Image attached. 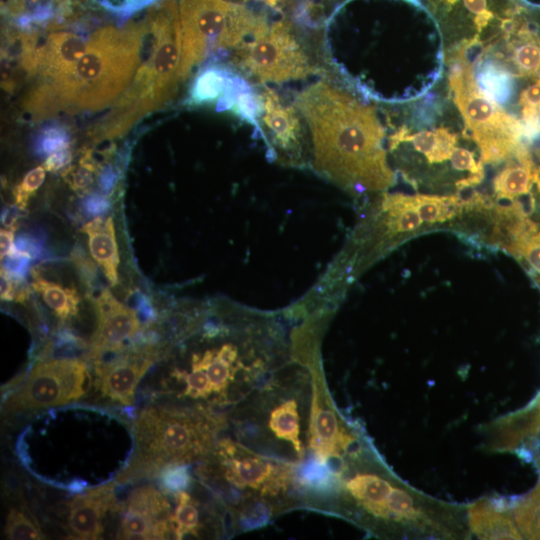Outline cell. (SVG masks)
Here are the masks:
<instances>
[{
    "label": "cell",
    "mask_w": 540,
    "mask_h": 540,
    "mask_svg": "<svg viewBox=\"0 0 540 540\" xmlns=\"http://www.w3.org/2000/svg\"><path fill=\"white\" fill-rule=\"evenodd\" d=\"M329 467L310 510L342 517L379 538L467 534L457 507L403 484L362 435Z\"/></svg>",
    "instance_id": "cell-1"
},
{
    "label": "cell",
    "mask_w": 540,
    "mask_h": 540,
    "mask_svg": "<svg viewBox=\"0 0 540 540\" xmlns=\"http://www.w3.org/2000/svg\"><path fill=\"white\" fill-rule=\"evenodd\" d=\"M522 115L540 112V78L519 96Z\"/></svg>",
    "instance_id": "cell-40"
},
{
    "label": "cell",
    "mask_w": 540,
    "mask_h": 540,
    "mask_svg": "<svg viewBox=\"0 0 540 540\" xmlns=\"http://www.w3.org/2000/svg\"><path fill=\"white\" fill-rule=\"evenodd\" d=\"M313 385L307 362L291 353L228 413L235 439L300 468L309 459Z\"/></svg>",
    "instance_id": "cell-6"
},
{
    "label": "cell",
    "mask_w": 540,
    "mask_h": 540,
    "mask_svg": "<svg viewBox=\"0 0 540 540\" xmlns=\"http://www.w3.org/2000/svg\"><path fill=\"white\" fill-rule=\"evenodd\" d=\"M153 0H126L125 5L123 6V10L126 12H131L133 10L142 8L147 3L151 2Z\"/></svg>",
    "instance_id": "cell-46"
},
{
    "label": "cell",
    "mask_w": 540,
    "mask_h": 540,
    "mask_svg": "<svg viewBox=\"0 0 540 540\" xmlns=\"http://www.w3.org/2000/svg\"><path fill=\"white\" fill-rule=\"evenodd\" d=\"M71 160V153L69 147L59 149L51 153L48 158L45 160L43 167L47 171H56L61 167L68 164Z\"/></svg>",
    "instance_id": "cell-43"
},
{
    "label": "cell",
    "mask_w": 540,
    "mask_h": 540,
    "mask_svg": "<svg viewBox=\"0 0 540 540\" xmlns=\"http://www.w3.org/2000/svg\"><path fill=\"white\" fill-rule=\"evenodd\" d=\"M200 467L203 479L219 487L233 532L267 525L274 517L305 508L300 467L259 451L237 439H218Z\"/></svg>",
    "instance_id": "cell-5"
},
{
    "label": "cell",
    "mask_w": 540,
    "mask_h": 540,
    "mask_svg": "<svg viewBox=\"0 0 540 540\" xmlns=\"http://www.w3.org/2000/svg\"><path fill=\"white\" fill-rule=\"evenodd\" d=\"M142 47L141 20L122 28L96 30L73 68L50 81L36 83L23 98L22 108L32 119L40 120L113 105L132 82L142 59Z\"/></svg>",
    "instance_id": "cell-4"
},
{
    "label": "cell",
    "mask_w": 540,
    "mask_h": 540,
    "mask_svg": "<svg viewBox=\"0 0 540 540\" xmlns=\"http://www.w3.org/2000/svg\"><path fill=\"white\" fill-rule=\"evenodd\" d=\"M513 254H519L540 273V244L531 240V236L515 243L511 248Z\"/></svg>",
    "instance_id": "cell-39"
},
{
    "label": "cell",
    "mask_w": 540,
    "mask_h": 540,
    "mask_svg": "<svg viewBox=\"0 0 540 540\" xmlns=\"http://www.w3.org/2000/svg\"><path fill=\"white\" fill-rule=\"evenodd\" d=\"M202 332L211 345L193 351L188 367L172 375L181 384L179 396L211 410L230 412L291 356L284 328L269 313L235 306L205 322Z\"/></svg>",
    "instance_id": "cell-2"
},
{
    "label": "cell",
    "mask_w": 540,
    "mask_h": 540,
    "mask_svg": "<svg viewBox=\"0 0 540 540\" xmlns=\"http://www.w3.org/2000/svg\"><path fill=\"white\" fill-rule=\"evenodd\" d=\"M31 276L33 289L58 318L64 321L77 313L80 298L75 288L45 279L38 268L32 269Z\"/></svg>",
    "instance_id": "cell-21"
},
{
    "label": "cell",
    "mask_w": 540,
    "mask_h": 540,
    "mask_svg": "<svg viewBox=\"0 0 540 540\" xmlns=\"http://www.w3.org/2000/svg\"><path fill=\"white\" fill-rule=\"evenodd\" d=\"M175 509L170 516L172 534L175 539L184 536L199 538L207 530L199 502L184 490L174 492Z\"/></svg>",
    "instance_id": "cell-23"
},
{
    "label": "cell",
    "mask_w": 540,
    "mask_h": 540,
    "mask_svg": "<svg viewBox=\"0 0 540 540\" xmlns=\"http://www.w3.org/2000/svg\"><path fill=\"white\" fill-rule=\"evenodd\" d=\"M463 3L467 10L475 15V22L480 29L492 19L493 14L487 10L486 0H463Z\"/></svg>",
    "instance_id": "cell-42"
},
{
    "label": "cell",
    "mask_w": 540,
    "mask_h": 540,
    "mask_svg": "<svg viewBox=\"0 0 540 540\" xmlns=\"http://www.w3.org/2000/svg\"><path fill=\"white\" fill-rule=\"evenodd\" d=\"M94 305L97 328L92 337V355L98 358L123 350L140 329L136 311L118 301L106 288H102L94 297Z\"/></svg>",
    "instance_id": "cell-13"
},
{
    "label": "cell",
    "mask_w": 540,
    "mask_h": 540,
    "mask_svg": "<svg viewBox=\"0 0 540 540\" xmlns=\"http://www.w3.org/2000/svg\"><path fill=\"white\" fill-rule=\"evenodd\" d=\"M68 147V137L60 129L45 130L37 143V151L41 154H51L59 149Z\"/></svg>",
    "instance_id": "cell-38"
},
{
    "label": "cell",
    "mask_w": 540,
    "mask_h": 540,
    "mask_svg": "<svg viewBox=\"0 0 540 540\" xmlns=\"http://www.w3.org/2000/svg\"><path fill=\"white\" fill-rule=\"evenodd\" d=\"M163 488L169 492H177L188 488L191 477L188 465H172L160 472Z\"/></svg>",
    "instance_id": "cell-36"
},
{
    "label": "cell",
    "mask_w": 540,
    "mask_h": 540,
    "mask_svg": "<svg viewBox=\"0 0 540 540\" xmlns=\"http://www.w3.org/2000/svg\"><path fill=\"white\" fill-rule=\"evenodd\" d=\"M463 43L448 57L449 86L464 123L477 143L482 163L516 158L525 146L522 122L505 112L480 88Z\"/></svg>",
    "instance_id": "cell-9"
},
{
    "label": "cell",
    "mask_w": 540,
    "mask_h": 540,
    "mask_svg": "<svg viewBox=\"0 0 540 540\" xmlns=\"http://www.w3.org/2000/svg\"><path fill=\"white\" fill-rule=\"evenodd\" d=\"M113 501L112 484L76 496L68 505L70 529L80 539H98L103 532L102 519Z\"/></svg>",
    "instance_id": "cell-17"
},
{
    "label": "cell",
    "mask_w": 540,
    "mask_h": 540,
    "mask_svg": "<svg viewBox=\"0 0 540 540\" xmlns=\"http://www.w3.org/2000/svg\"><path fill=\"white\" fill-rule=\"evenodd\" d=\"M108 207V201L98 195H93L84 201V210L88 215L97 216L104 213Z\"/></svg>",
    "instance_id": "cell-45"
},
{
    "label": "cell",
    "mask_w": 540,
    "mask_h": 540,
    "mask_svg": "<svg viewBox=\"0 0 540 540\" xmlns=\"http://www.w3.org/2000/svg\"><path fill=\"white\" fill-rule=\"evenodd\" d=\"M535 407H536L537 412H538V414H539V416H540V396H539V398H538V400H537V402H536Z\"/></svg>",
    "instance_id": "cell-51"
},
{
    "label": "cell",
    "mask_w": 540,
    "mask_h": 540,
    "mask_svg": "<svg viewBox=\"0 0 540 540\" xmlns=\"http://www.w3.org/2000/svg\"><path fill=\"white\" fill-rule=\"evenodd\" d=\"M517 36L510 45L512 63L520 75L540 78V40L525 27L518 28Z\"/></svg>",
    "instance_id": "cell-27"
},
{
    "label": "cell",
    "mask_w": 540,
    "mask_h": 540,
    "mask_svg": "<svg viewBox=\"0 0 540 540\" xmlns=\"http://www.w3.org/2000/svg\"><path fill=\"white\" fill-rule=\"evenodd\" d=\"M537 170L533 160H517V163L507 164L494 179L497 197L514 200L516 197L527 195L536 180Z\"/></svg>",
    "instance_id": "cell-24"
},
{
    "label": "cell",
    "mask_w": 540,
    "mask_h": 540,
    "mask_svg": "<svg viewBox=\"0 0 540 540\" xmlns=\"http://www.w3.org/2000/svg\"><path fill=\"white\" fill-rule=\"evenodd\" d=\"M262 120L272 143L285 159L298 162L302 158L300 119L294 107L284 105L279 96L266 87L260 96Z\"/></svg>",
    "instance_id": "cell-14"
},
{
    "label": "cell",
    "mask_w": 540,
    "mask_h": 540,
    "mask_svg": "<svg viewBox=\"0 0 540 540\" xmlns=\"http://www.w3.org/2000/svg\"><path fill=\"white\" fill-rule=\"evenodd\" d=\"M535 182H536L537 187H538V190H539V192H540V167H538Z\"/></svg>",
    "instance_id": "cell-50"
},
{
    "label": "cell",
    "mask_w": 540,
    "mask_h": 540,
    "mask_svg": "<svg viewBox=\"0 0 540 540\" xmlns=\"http://www.w3.org/2000/svg\"><path fill=\"white\" fill-rule=\"evenodd\" d=\"M124 511L139 514L155 523L171 527V506L164 495L152 486L135 489L126 500Z\"/></svg>",
    "instance_id": "cell-25"
},
{
    "label": "cell",
    "mask_w": 540,
    "mask_h": 540,
    "mask_svg": "<svg viewBox=\"0 0 540 540\" xmlns=\"http://www.w3.org/2000/svg\"><path fill=\"white\" fill-rule=\"evenodd\" d=\"M414 204L423 222H445L461 211L463 201L455 196L413 195Z\"/></svg>",
    "instance_id": "cell-29"
},
{
    "label": "cell",
    "mask_w": 540,
    "mask_h": 540,
    "mask_svg": "<svg viewBox=\"0 0 540 540\" xmlns=\"http://www.w3.org/2000/svg\"><path fill=\"white\" fill-rule=\"evenodd\" d=\"M483 92L498 105L507 103L514 89L512 74L498 64H485L476 78Z\"/></svg>",
    "instance_id": "cell-28"
},
{
    "label": "cell",
    "mask_w": 540,
    "mask_h": 540,
    "mask_svg": "<svg viewBox=\"0 0 540 540\" xmlns=\"http://www.w3.org/2000/svg\"><path fill=\"white\" fill-rule=\"evenodd\" d=\"M5 534L12 540L42 539L43 535L36 524L22 511L12 509L6 520Z\"/></svg>",
    "instance_id": "cell-32"
},
{
    "label": "cell",
    "mask_w": 540,
    "mask_h": 540,
    "mask_svg": "<svg viewBox=\"0 0 540 540\" xmlns=\"http://www.w3.org/2000/svg\"><path fill=\"white\" fill-rule=\"evenodd\" d=\"M232 109L237 116L256 126L258 124L257 118L262 113L260 96L255 95L248 84L237 94Z\"/></svg>",
    "instance_id": "cell-33"
},
{
    "label": "cell",
    "mask_w": 540,
    "mask_h": 540,
    "mask_svg": "<svg viewBox=\"0 0 540 540\" xmlns=\"http://www.w3.org/2000/svg\"><path fill=\"white\" fill-rule=\"evenodd\" d=\"M295 106L310 128L312 162L319 174L354 194L394 184L374 107L324 81L299 93Z\"/></svg>",
    "instance_id": "cell-3"
},
{
    "label": "cell",
    "mask_w": 540,
    "mask_h": 540,
    "mask_svg": "<svg viewBox=\"0 0 540 540\" xmlns=\"http://www.w3.org/2000/svg\"><path fill=\"white\" fill-rule=\"evenodd\" d=\"M68 183L74 190H82L93 182L94 171L80 164L77 169L68 170Z\"/></svg>",
    "instance_id": "cell-41"
},
{
    "label": "cell",
    "mask_w": 540,
    "mask_h": 540,
    "mask_svg": "<svg viewBox=\"0 0 540 540\" xmlns=\"http://www.w3.org/2000/svg\"><path fill=\"white\" fill-rule=\"evenodd\" d=\"M513 516L522 536L540 539V480L533 492L514 508Z\"/></svg>",
    "instance_id": "cell-30"
},
{
    "label": "cell",
    "mask_w": 540,
    "mask_h": 540,
    "mask_svg": "<svg viewBox=\"0 0 540 540\" xmlns=\"http://www.w3.org/2000/svg\"><path fill=\"white\" fill-rule=\"evenodd\" d=\"M457 141V134L444 127L416 133H410L402 127L389 137V147L391 149L400 143L407 142L428 162L441 163L450 159Z\"/></svg>",
    "instance_id": "cell-20"
},
{
    "label": "cell",
    "mask_w": 540,
    "mask_h": 540,
    "mask_svg": "<svg viewBox=\"0 0 540 540\" xmlns=\"http://www.w3.org/2000/svg\"><path fill=\"white\" fill-rule=\"evenodd\" d=\"M46 169L43 166H38L30 170L21 183L15 188V204L20 209H25L29 198L40 187L45 178Z\"/></svg>",
    "instance_id": "cell-34"
},
{
    "label": "cell",
    "mask_w": 540,
    "mask_h": 540,
    "mask_svg": "<svg viewBox=\"0 0 540 540\" xmlns=\"http://www.w3.org/2000/svg\"><path fill=\"white\" fill-rule=\"evenodd\" d=\"M178 8L185 78L211 52L238 50L270 27L263 16L228 0H179Z\"/></svg>",
    "instance_id": "cell-10"
},
{
    "label": "cell",
    "mask_w": 540,
    "mask_h": 540,
    "mask_svg": "<svg viewBox=\"0 0 540 540\" xmlns=\"http://www.w3.org/2000/svg\"><path fill=\"white\" fill-rule=\"evenodd\" d=\"M531 240L537 244H540V231H537L531 236Z\"/></svg>",
    "instance_id": "cell-49"
},
{
    "label": "cell",
    "mask_w": 540,
    "mask_h": 540,
    "mask_svg": "<svg viewBox=\"0 0 540 540\" xmlns=\"http://www.w3.org/2000/svg\"><path fill=\"white\" fill-rule=\"evenodd\" d=\"M467 516L471 532L481 539L523 538L511 516L487 499L470 505Z\"/></svg>",
    "instance_id": "cell-19"
},
{
    "label": "cell",
    "mask_w": 540,
    "mask_h": 540,
    "mask_svg": "<svg viewBox=\"0 0 540 540\" xmlns=\"http://www.w3.org/2000/svg\"><path fill=\"white\" fill-rule=\"evenodd\" d=\"M233 74L223 68L211 66L195 79L189 95V103L200 105L212 102L227 90Z\"/></svg>",
    "instance_id": "cell-26"
},
{
    "label": "cell",
    "mask_w": 540,
    "mask_h": 540,
    "mask_svg": "<svg viewBox=\"0 0 540 540\" xmlns=\"http://www.w3.org/2000/svg\"><path fill=\"white\" fill-rule=\"evenodd\" d=\"M141 21L145 59L108 115L89 131L95 142L125 134L142 116L170 100L185 79L177 1L159 0Z\"/></svg>",
    "instance_id": "cell-7"
},
{
    "label": "cell",
    "mask_w": 540,
    "mask_h": 540,
    "mask_svg": "<svg viewBox=\"0 0 540 540\" xmlns=\"http://www.w3.org/2000/svg\"><path fill=\"white\" fill-rule=\"evenodd\" d=\"M29 287L25 279L9 274L1 265V299L5 301L24 302L29 296Z\"/></svg>",
    "instance_id": "cell-35"
},
{
    "label": "cell",
    "mask_w": 540,
    "mask_h": 540,
    "mask_svg": "<svg viewBox=\"0 0 540 540\" xmlns=\"http://www.w3.org/2000/svg\"><path fill=\"white\" fill-rule=\"evenodd\" d=\"M149 356L125 355L109 362H98L97 384L102 394L110 400L130 405L135 389L152 365Z\"/></svg>",
    "instance_id": "cell-15"
},
{
    "label": "cell",
    "mask_w": 540,
    "mask_h": 540,
    "mask_svg": "<svg viewBox=\"0 0 540 540\" xmlns=\"http://www.w3.org/2000/svg\"><path fill=\"white\" fill-rule=\"evenodd\" d=\"M15 225H9L8 228L1 229L0 232V254H1V261L3 258L7 257L14 249V233H15Z\"/></svg>",
    "instance_id": "cell-44"
},
{
    "label": "cell",
    "mask_w": 540,
    "mask_h": 540,
    "mask_svg": "<svg viewBox=\"0 0 540 540\" xmlns=\"http://www.w3.org/2000/svg\"><path fill=\"white\" fill-rule=\"evenodd\" d=\"M381 210L385 213V226L391 235L415 231L423 222L414 204L413 195L385 194Z\"/></svg>",
    "instance_id": "cell-22"
},
{
    "label": "cell",
    "mask_w": 540,
    "mask_h": 540,
    "mask_svg": "<svg viewBox=\"0 0 540 540\" xmlns=\"http://www.w3.org/2000/svg\"><path fill=\"white\" fill-rule=\"evenodd\" d=\"M449 160L457 171H468L470 175L484 176L482 162H477L474 153L466 148L455 147Z\"/></svg>",
    "instance_id": "cell-37"
},
{
    "label": "cell",
    "mask_w": 540,
    "mask_h": 540,
    "mask_svg": "<svg viewBox=\"0 0 540 540\" xmlns=\"http://www.w3.org/2000/svg\"><path fill=\"white\" fill-rule=\"evenodd\" d=\"M235 62L261 83H282L315 73L291 24L284 20L273 23L264 35L238 49Z\"/></svg>",
    "instance_id": "cell-11"
},
{
    "label": "cell",
    "mask_w": 540,
    "mask_h": 540,
    "mask_svg": "<svg viewBox=\"0 0 540 540\" xmlns=\"http://www.w3.org/2000/svg\"><path fill=\"white\" fill-rule=\"evenodd\" d=\"M82 231L88 237V247L94 261L113 286L118 281L120 262L115 228L112 217H95L86 223Z\"/></svg>",
    "instance_id": "cell-18"
},
{
    "label": "cell",
    "mask_w": 540,
    "mask_h": 540,
    "mask_svg": "<svg viewBox=\"0 0 540 540\" xmlns=\"http://www.w3.org/2000/svg\"><path fill=\"white\" fill-rule=\"evenodd\" d=\"M61 4V14L71 11L73 0H59Z\"/></svg>",
    "instance_id": "cell-47"
},
{
    "label": "cell",
    "mask_w": 540,
    "mask_h": 540,
    "mask_svg": "<svg viewBox=\"0 0 540 540\" xmlns=\"http://www.w3.org/2000/svg\"><path fill=\"white\" fill-rule=\"evenodd\" d=\"M61 12L59 0H7L4 11L10 17L29 21H44L52 17L55 9Z\"/></svg>",
    "instance_id": "cell-31"
},
{
    "label": "cell",
    "mask_w": 540,
    "mask_h": 540,
    "mask_svg": "<svg viewBox=\"0 0 540 540\" xmlns=\"http://www.w3.org/2000/svg\"><path fill=\"white\" fill-rule=\"evenodd\" d=\"M87 42L67 31L49 34L39 46L37 66L33 76L36 83L47 82L67 73L83 56Z\"/></svg>",
    "instance_id": "cell-16"
},
{
    "label": "cell",
    "mask_w": 540,
    "mask_h": 540,
    "mask_svg": "<svg viewBox=\"0 0 540 540\" xmlns=\"http://www.w3.org/2000/svg\"><path fill=\"white\" fill-rule=\"evenodd\" d=\"M227 424L224 414L200 405L143 410L135 423L136 456L128 474L204 461Z\"/></svg>",
    "instance_id": "cell-8"
},
{
    "label": "cell",
    "mask_w": 540,
    "mask_h": 540,
    "mask_svg": "<svg viewBox=\"0 0 540 540\" xmlns=\"http://www.w3.org/2000/svg\"><path fill=\"white\" fill-rule=\"evenodd\" d=\"M90 385L87 365L80 359L40 361L4 408L8 412H23L64 405L81 398Z\"/></svg>",
    "instance_id": "cell-12"
},
{
    "label": "cell",
    "mask_w": 540,
    "mask_h": 540,
    "mask_svg": "<svg viewBox=\"0 0 540 540\" xmlns=\"http://www.w3.org/2000/svg\"><path fill=\"white\" fill-rule=\"evenodd\" d=\"M243 1H249V0H243ZM253 1L262 2L268 5L269 7L275 8L277 7V5L279 4L281 0H253Z\"/></svg>",
    "instance_id": "cell-48"
}]
</instances>
